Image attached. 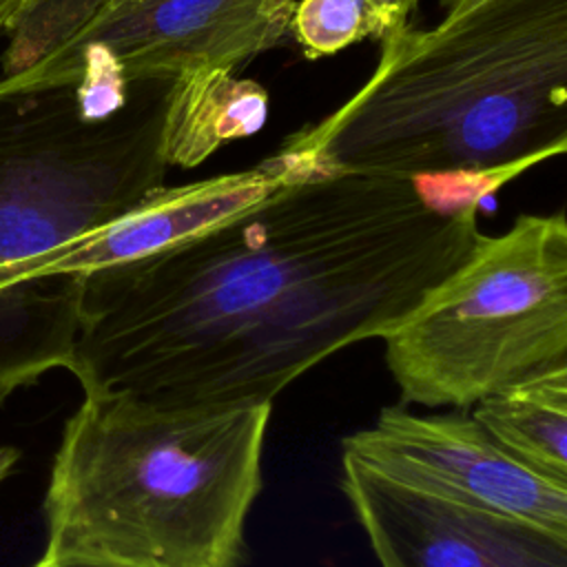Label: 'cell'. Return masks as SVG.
<instances>
[{
    "mask_svg": "<svg viewBox=\"0 0 567 567\" xmlns=\"http://www.w3.org/2000/svg\"><path fill=\"white\" fill-rule=\"evenodd\" d=\"M341 467V489L381 567H567L565 536L414 489L346 454Z\"/></svg>",
    "mask_w": 567,
    "mask_h": 567,
    "instance_id": "obj_8",
    "label": "cell"
},
{
    "mask_svg": "<svg viewBox=\"0 0 567 567\" xmlns=\"http://www.w3.org/2000/svg\"><path fill=\"white\" fill-rule=\"evenodd\" d=\"M18 461H20V450L18 447L0 445V481H4L13 472Z\"/></svg>",
    "mask_w": 567,
    "mask_h": 567,
    "instance_id": "obj_14",
    "label": "cell"
},
{
    "mask_svg": "<svg viewBox=\"0 0 567 567\" xmlns=\"http://www.w3.org/2000/svg\"><path fill=\"white\" fill-rule=\"evenodd\" d=\"M416 0H363L370 22V33L381 31L390 33L401 24V18Z\"/></svg>",
    "mask_w": 567,
    "mask_h": 567,
    "instance_id": "obj_12",
    "label": "cell"
},
{
    "mask_svg": "<svg viewBox=\"0 0 567 567\" xmlns=\"http://www.w3.org/2000/svg\"><path fill=\"white\" fill-rule=\"evenodd\" d=\"M33 567H104V565H89V563H62V565H49L44 560H38Z\"/></svg>",
    "mask_w": 567,
    "mask_h": 567,
    "instance_id": "obj_15",
    "label": "cell"
},
{
    "mask_svg": "<svg viewBox=\"0 0 567 567\" xmlns=\"http://www.w3.org/2000/svg\"><path fill=\"white\" fill-rule=\"evenodd\" d=\"M403 403L465 410L567 365V221L520 215L483 235L385 337Z\"/></svg>",
    "mask_w": 567,
    "mask_h": 567,
    "instance_id": "obj_4",
    "label": "cell"
},
{
    "mask_svg": "<svg viewBox=\"0 0 567 567\" xmlns=\"http://www.w3.org/2000/svg\"><path fill=\"white\" fill-rule=\"evenodd\" d=\"M481 239L478 204L306 168L195 237L82 275L66 370L84 394L168 410L272 403L330 354L383 339Z\"/></svg>",
    "mask_w": 567,
    "mask_h": 567,
    "instance_id": "obj_1",
    "label": "cell"
},
{
    "mask_svg": "<svg viewBox=\"0 0 567 567\" xmlns=\"http://www.w3.org/2000/svg\"><path fill=\"white\" fill-rule=\"evenodd\" d=\"M47 0H0V33H9L29 11Z\"/></svg>",
    "mask_w": 567,
    "mask_h": 567,
    "instance_id": "obj_13",
    "label": "cell"
},
{
    "mask_svg": "<svg viewBox=\"0 0 567 567\" xmlns=\"http://www.w3.org/2000/svg\"><path fill=\"white\" fill-rule=\"evenodd\" d=\"M472 408V416L514 458L567 485V365L487 394Z\"/></svg>",
    "mask_w": 567,
    "mask_h": 567,
    "instance_id": "obj_10",
    "label": "cell"
},
{
    "mask_svg": "<svg viewBox=\"0 0 567 567\" xmlns=\"http://www.w3.org/2000/svg\"><path fill=\"white\" fill-rule=\"evenodd\" d=\"M567 0H456L427 31L388 33L374 75L286 157L317 171L463 177L481 202L563 153Z\"/></svg>",
    "mask_w": 567,
    "mask_h": 567,
    "instance_id": "obj_2",
    "label": "cell"
},
{
    "mask_svg": "<svg viewBox=\"0 0 567 567\" xmlns=\"http://www.w3.org/2000/svg\"><path fill=\"white\" fill-rule=\"evenodd\" d=\"M295 29L308 53H332L370 33L363 0H301Z\"/></svg>",
    "mask_w": 567,
    "mask_h": 567,
    "instance_id": "obj_11",
    "label": "cell"
},
{
    "mask_svg": "<svg viewBox=\"0 0 567 567\" xmlns=\"http://www.w3.org/2000/svg\"><path fill=\"white\" fill-rule=\"evenodd\" d=\"M301 171L277 155L250 171L173 188L162 184L111 224L51 255L42 275H86L164 250L261 202Z\"/></svg>",
    "mask_w": 567,
    "mask_h": 567,
    "instance_id": "obj_9",
    "label": "cell"
},
{
    "mask_svg": "<svg viewBox=\"0 0 567 567\" xmlns=\"http://www.w3.org/2000/svg\"><path fill=\"white\" fill-rule=\"evenodd\" d=\"M346 456L414 489L523 518L567 538V485L518 458L461 410L416 414L388 405L372 427L341 441Z\"/></svg>",
    "mask_w": 567,
    "mask_h": 567,
    "instance_id": "obj_7",
    "label": "cell"
},
{
    "mask_svg": "<svg viewBox=\"0 0 567 567\" xmlns=\"http://www.w3.org/2000/svg\"><path fill=\"white\" fill-rule=\"evenodd\" d=\"M91 113L73 84L0 78V295L162 186V117Z\"/></svg>",
    "mask_w": 567,
    "mask_h": 567,
    "instance_id": "obj_5",
    "label": "cell"
},
{
    "mask_svg": "<svg viewBox=\"0 0 567 567\" xmlns=\"http://www.w3.org/2000/svg\"><path fill=\"white\" fill-rule=\"evenodd\" d=\"M292 0H49L7 35L2 80L122 89L151 78L228 71L286 29Z\"/></svg>",
    "mask_w": 567,
    "mask_h": 567,
    "instance_id": "obj_6",
    "label": "cell"
},
{
    "mask_svg": "<svg viewBox=\"0 0 567 567\" xmlns=\"http://www.w3.org/2000/svg\"><path fill=\"white\" fill-rule=\"evenodd\" d=\"M270 408L168 410L84 394L51 467L40 560L244 567Z\"/></svg>",
    "mask_w": 567,
    "mask_h": 567,
    "instance_id": "obj_3",
    "label": "cell"
}]
</instances>
